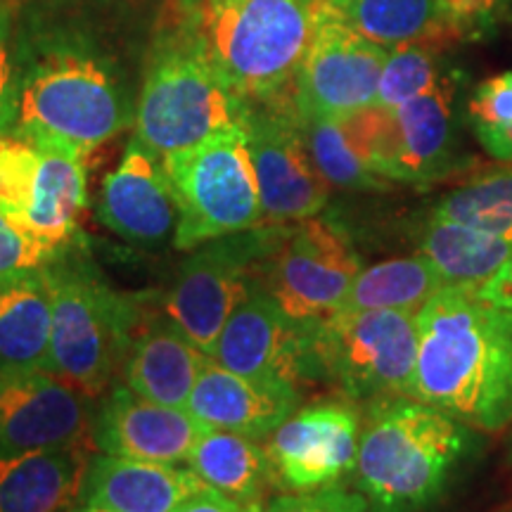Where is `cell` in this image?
<instances>
[{"mask_svg":"<svg viewBox=\"0 0 512 512\" xmlns=\"http://www.w3.org/2000/svg\"><path fill=\"white\" fill-rule=\"evenodd\" d=\"M413 399L472 430L512 422V313L475 292L444 287L418 313Z\"/></svg>","mask_w":512,"mask_h":512,"instance_id":"cell-1","label":"cell"},{"mask_svg":"<svg viewBox=\"0 0 512 512\" xmlns=\"http://www.w3.org/2000/svg\"><path fill=\"white\" fill-rule=\"evenodd\" d=\"M470 444L467 425L418 399L380 401L363 422L358 491L368 512H420L437 501Z\"/></svg>","mask_w":512,"mask_h":512,"instance_id":"cell-2","label":"cell"},{"mask_svg":"<svg viewBox=\"0 0 512 512\" xmlns=\"http://www.w3.org/2000/svg\"><path fill=\"white\" fill-rule=\"evenodd\" d=\"M325 0H197V31L211 64L242 102L292 88Z\"/></svg>","mask_w":512,"mask_h":512,"instance_id":"cell-3","label":"cell"},{"mask_svg":"<svg viewBox=\"0 0 512 512\" xmlns=\"http://www.w3.org/2000/svg\"><path fill=\"white\" fill-rule=\"evenodd\" d=\"M131 114L102 64L76 53H53L19 81L10 133L88 162L98 147L131 124Z\"/></svg>","mask_w":512,"mask_h":512,"instance_id":"cell-4","label":"cell"},{"mask_svg":"<svg viewBox=\"0 0 512 512\" xmlns=\"http://www.w3.org/2000/svg\"><path fill=\"white\" fill-rule=\"evenodd\" d=\"M238 100L211 64L197 34L169 36L147 67L136 110V140L159 162L238 124Z\"/></svg>","mask_w":512,"mask_h":512,"instance_id":"cell-5","label":"cell"},{"mask_svg":"<svg viewBox=\"0 0 512 512\" xmlns=\"http://www.w3.org/2000/svg\"><path fill=\"white\" fill-rule=\"evenodd\" d=\"M178 211L174 245L183 252L247 233L264 221L245 124H230L162 159Z\"/></svg>","mask_w":512,"mask_h":512,"instance_id":"cell-6","label":"cell"},{"mask_svg":"<svg viewBox=\"0 0 512 512\" xmlns=\"http://www.w3.org/2000/svg\"><path fill=\"white\" fill-rule=\"evenodd\" d=\"M304 368H318L354 401L413 399L418 313L337 311L302 328Z\"/></svg>","mask_w":512,"mask_h":512,"instance_id":"cell-7","label":"cell"},{"mask_svg":"<svg viewBox=\"0 0 512 512\" xmlns=\"http://www.w3.org/2000/svg\"><path fill=\"white\" fill-rule=\"evenodd\" d=\"M46 273L53 297L50 373L98 399L124 368L131 309L86 266L69 264L67 254L48 264Z\"/></svg>","mask_w":512,"mask_h":512,"instance_id":"cell-8","label":"cell"},{"mask_svg":"<svg viewBox=\"0 0 512 512\" xmlns=\"http://www.w3.org/2000/svg\"><path fill=\"white\" fill-rule=\"evenodd\" d=\"M0 209L24 235L67 254L86 209V159L0 133Z\"/></svg>","mask_w":512,"mask_h":512,"instance_id":"cell-9","label":"cell"},{"mask_svg":"<svg viewBox=\"0 0 512 512\" xmlns=\"http://www.w3.org/2000/svg\"><path fill=\"white\" fill-rule=\"evenodd\" d=\"M456 81L441 79L432 91L399 107H368L351 114L363 157L382 181L422 183L437 178L453 138Z\"/></svg>","mask_w":512,"mask_h":512,"instance_id":"cell-10","label":"cell"},{"mask_svg":"<svg viewBox=\"0 0 512 512\" xmlns=\"http://www.w3.org/2000/svg\"><path fill=\"white\" fill-rule=\"evenodd\" d=\"M363 271L342 230L323 219H304L275 245L264 290L299 328L335 316Z\"/></svg>","mask_w":512,"mask_h":512,"instance_id":"cell-11","label":"cell"},{"mask_svg":"<svg viewBox=\"0 0 512 512\" xmlns=\"http://www.w3.org/2000/svg\"><path fill=\"white\" fill-rule=\"evenodd\" d=\"M242 124L264 221L294 223L318 216L328 204L330 185L311 162L292 95L245 102Z\"/></svg>","mask_w":512,"mask_h":512,"instance_id":"cell-12","label":"cell"},{"mask_svg":"<svg viewBox=\"0 0 512 512\" xmlns=\"http://www.w3.org/2000/svg\"><path fill=\"white\" fill-rule=\"evenodd\" d=\"M266 240V235H264ZM261 235H228L197 247L188 256L164 297V316L211 356L228 318L252 290V268L259 252H266Z\"/></svg>","mask_w":512,"mask_h":512,"instance_id":"cell-13","label":"cell"},{"mask_svg":"<svg viewBox=\"0 0 512 512\" xmlns=\"http://www.w3.org/2000/svg\"><path fill=\"white\" fill-rule=\"evenodd\" d=\"M387 55V48L356 34L328 8L294 76V110L302 119H347L368 110Z\"/></svg>","mask_w":512,"mask_h":512,"instance_id":"cell-14","label":"cell"},{"mask_svg":"<svg viewBox=\"0 0 512 512\" xmlns=\"http://www.w3.org/2000/svg\"><path fill=\"white\" fill-rule=\"evenodd\" d=\"M91 401L50 370L0 373V458L93 446Z\"/></svg>","mask_w":512,"mask_h":512,"instance_id":"cell-15","label":"cell"},{"mask_svg":"<svg viewBox=\"0 0 512 512\" xmlns=\"http://www.w3.org/2000/svg\"><path fill=\"white\" fill-rule=\"evenodd\" d=\"M361 420L347 403H318L294 411L268 434L273 477L292 494L335 486L354 470Z\"/></svg>","mask_w":512,"mask_h":512,"instance_id":"cell-16","label":"cell"},{"mask_svg":"<svg viewBox=\"0 0 512 512\" xmlns=\"http://www.w3.org/2000/svg\"><path fill=\"white\" fill-rule=\"evenodd\" d=\"M204 430L188 408L162 406L128 387H114L95 415L93 446L110 456L178 465Z\"/></svg>","mask_w":512,"mask_h":512,"instance_id":"cell-17","label":"cell"},{"mask_svg":"<svg viewBox=\"0 0 512 512\" xmlns=\"http://www.w3.org/2000/svg\"><path fill=\"white\" fill-rule=\"evenodd\" d=\"M209 358L254 380L297 382L304 370L302 328L285 316L264 287H252L228 318Z\"/></svg>","mask_w":512,"mask_h":512,"instance_id":"cell-18","label":"cell"},{"mask_svg":"<svg viewBox=\"0 0 512 512\" xmlns=\"http://www.w3.org/2000/svg\"><path fill=\"white\" fill-rule=\"evenodd\" d=\"M299 394L290 380H254L223 368L207 356L192 389L188 411L207 430L264 439L297 411Z\"/></svg>","mask_w":512,"mask_h":512,"instance_id":"cell-19","label":"cell"},{"mask_svg":"<svg viewBox=\"0 0 512 512\" xmlns=\"http://www.w3.org/2000/svg\"><path fill=\"white\" fill-rule=\"evenodd\" d=\"M98 216L121 238L164 240L176 228L178 211L164 166L140 140L128 143L117 169L100 190Z\"/></svg>","mask_w":512,"mask_h":512,"instance_id":"cell-20","label":"cell"},{"mask_svg":"<svg viewBox=\"0 0 512 512\" xmlns=\"http://www.w3.org/2000/svg\"><path fill=\"white\" fill-rule=\"evenodd\" d=\"M209 489L190 467L98 453L88 463L79 503L110 512H174Z\"/></svg>","mask_w":512,"mask_h":512,"instance_id":"cell-21","label":"cell"},{"mask_svg":"<svg viewBox=\"0 0 512 512\" xmlns=\"http://www.w3.org/2000/svg\"><path fill=\"white\" fill-rule=\"evenodd\" d=\"M202 354L169 318H155L133 330L124 358V380L131 392L162 406L185 408L202 373Z\"/></svg>","mask_w":512,"mask_h":512,"instance_id":"cell-22","label":"cell"},{"mask_svg":"<svg viewBox=\"0 0 512 512\" xmlns=\"http://www.w3.org/2000/svg\"><path fill=\"white\" fill-rule=\"evenodd\" d=\"M91 446L0 458V512H64L79 503Z\"/></svg>","mask_w":512,"mask_h":512,"instance_id":"cell-23","label":"cell"},{"mask_svg":"<svg viewBox=\"0 0 512 512\" xmlns=\"http://www.w3.org/2000/svg\"><path fill=\"white\" fill-rule=\"evenodd\" d=\"M50 328L46 266L0 275V373L50 370Z\"/></svg>","mask_w":512,"mask_h":512,"instance_id":"cell-24","label":"cell"},{"mask_svg":"<svg viewBox=\"0 0 512 512\" xmlns=\"http://www.w3.org/2000/svg\"><path fill=\"white\" fill-rule=\"evenodd\" d=\"M420 254L434 266L446 287L477 292L510 259L512 240L432 214L422 230Z\"/></svg>","mask_w":512,"mask_h":512,"instance_id":"cell-25","label":"cell"},{"mask_svg":"<svg viewBox=\"0 0 512 512\" xmlns=\"http://www.w3.org/2000/svg\"><path fill=\"white\" fill-rule=\"evenodd\" d=\"M332 15L384 48L439 46L458 38L439 0H325Z\"/></svg>","mask_w":512,"mask_h":512,"instance_id":"cell-26","label":"cell"},{"mask_svg":"<svg viewBox=\"0 0 512 512\" xmlns=\"http://www.w3.org/2000/svg\"><path fill=\"white\" fill-rule=\"evenodd\" d=\"M185 465L209 489L256 508H261L268 484L275 482L266 446H259L256 439L245 434L226 430H204Z\"/></svg>","mask_w":512,"mask_h":512,"instance_id":"cell-27","label":"cell"},{"mask_svg":"<svg viewBox=\"0 0 512 512\" xmlns=\"http://www.w3.org/2000/svg\"><path fill=\"white\" fill-rule=\"evenodd\" d=\"M444 280L422 254L387 259L363 268L339 311H408L420 313Z\"/></svg>","mask_w":512,"mask_h":512,"instance_id":"cell-28","label":"cell"},{"mask_svg":"<svg viewBox=\"0 0 512 512\" xmlns=\"http://www.w3.org/2000/svg\"><path fill=\"white\" fill-rule=\"evenodd\" d=\"M302 138L318 174L328 185L347 190H375L384 183L373 174L361 143H358L351 119H302Z\"/></svg>","mask_w":512,"mask_h":512,"instance_id":"cell-29","label":"cell"},{"mask_svg":"<svg viewBox=\"0 0 512 512\" xmlns=\"http://www.w3.org/2000/svg\"><path fill=\"white\" fill-rule=\"evenodd\" d=\"M434 216L512 240V169L477 176L448 192Z\"/></svg>","mask_w":512,"mask_h":512,"instance_id":"cell-30","label":"cell"},{"mask_svg":"<svg viewBox=\"0 0 512 512\" xmlns=\"http://www.w3.org/2000/svg\"><path fill=\"white\" fill-rule=\"evenodd\" d=\"M444 79L437 53L430 46H401L389 50L384 62L375 107H399L427 91Z\"/></svg>","mask_w":512,"mask_h":512,"instance_id":"cell-31","label":"cell"},{"mask_svg":"<svg viewBox=\"0 0 512 512\" xmlns=\"http://www.w3.org/2000/svg\"><path fill=\"white\" fill-rule=\"evenodd\" d=\"M470 119L484 150L512 164V72L479 83L470 98Z\"/></svg>","mask_w":512,"mask_h":512,"instance_id":"cell-32","label":"cell"},{"mask_svg":"<svg viewBox=\"0 0 512 512\" xmlns=\"http://www.w3.org/2000/svg\"><path fill=\"white\" fill-rule=\"evenodd\" d=\"M60 252L29 238L0 209V275L43 268L60 259Z\"/></svg>","mask_w":512,"mask_h":512,"instance_id":"cell-33","label":"cell"},{"mask_svg":"<svg viewBox=\"0 0 512 512\" xmlns=\"http://www.w3.org/2000/svg\"><path fill=\"white\" fill-rule=\"evenodd\" d=\"M261 512H368V501L361 491H349L342 486H325L302 494H287L271 501Z\"/></svg>","mask_w":512,"mask_h":512,"instance_id":"cell-34","label":"cell"},{"mask_svg":"<svg viewBox=\"0 0 512 512\" xmlns=\"http://www.w3.org/2000/svg\"><path fill=\"white\" fill-rule=\"evenodd\" d=\"M510 0H439L446 22L458 36H477L491 29Z\"/></svg>","mask_w":512,"mask_h":512,"instance_id":"cell-35","label":"cell"},{"mask_svg":"<svg viewBox=\"0 0 512 512\" xmlns=\"http://www.w3.org/2000/svg\"><path fill=\"white\" fill-rule=\"evenodd\" d=\"M15 74H12V62L8 46H5V31L0 27V133H10L12 119H15V100H17Z\"/></svg>","mask_w":512,"mask_h":512,"instance_id":"cell-36","label":"cell"},{"mask_svg":"<svg viewBox=\"0 0 512 512\" xmlns=\"http://www.w3.org/2000/svg\"><path fill=\"white\" fill-rule=\"evenodd\" d=\"M174 512H261V508L233 501V498L223 496L214 489H204L200 494L190 496L188 501L178 505Z\"/></svg>","mask_w":512,"mask_h":512,"instance_id":"cell-37","label":"cell"},{"mask_svg":"<svg viewBox=\"0 0 512 512\" xmlns=\"http://www.w3.org/2000/svg\"><path fill=\"white\" fill-rule=\"evenodd\" d=\"M475 297H479L486 304H494L498 309L512 313V256L505 261V266L494 275V278L486 280V283L479 287Z\"/></svg>","mask_w":512,"mask_h":512,"instance_id":"cell-38","label":"cell"},{"mask_svg":"<svg viewBox=\"0 0 512 512\" xmlns=\"http://www.w3.org/2000/svg\"><path fill=\"white\" fill-rule=\"evenodd\" d=\"M64 512H110V510H102V508H93V505L76 503V505H72V508H67Z\"/></svg>","mask_w":512,"mask_h":512,"instance_id":"cell-39","label":"cell"}]
</instances>
